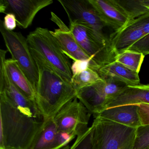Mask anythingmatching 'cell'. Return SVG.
I'll return each mask as SVG.
<instances>
[{"instance_id": "30", "label": "cell", "mask_w": 149, "mask_h": 149, "mask_svg": "<svg viewBox=\"0 0 149 149\" xmlns=\"http://www.w3.org/2000/svg\"><path fill=\"white\" fill-rule=\"evenodd\" d=\"M76 136L73 134L59 131L58 142L60 148H63L68 145V144L75 138Z\"/></svg>"}, {"instance_id": "19", "label": "cell", "mask_w": 149, "mask_h": 149, "mask_svg": "<svg viewBox=\"0 0 149 149\" xmlns=\"http://www.w3.org/2000/svg\"><path fill=\"white\" fill-rule=\"evenodd\" d=\"M5 65L9 78L15 86L29 99L36 102L35 91L17 62L12 59H6Z\"/></svg>"}, {"instance_id": "13", "label": "cell", "mask_w": 149, "mask_h": 149, "mask_svg": "<svg viewBox=\"0 0 149 149\" xmlns=\"http://www.w3.org/2000/svg\"><path fill=\"white\" fill-rule=\"evenodd\" d=\"M102 19L118 32L123 29L131 20L115 0H89Z\"/></svg>"}, {"instance_id": "8", "label": "cell", "mask_w": 149, "mask_h": 149, "mask_svg": "<svg viewBox=\"0 0 149 149\" xmlns=\"http://www.w3.org/2000/svg\"><path fill=\"white\" fill-rule=\"evenodd\" d=\"M69 28L83 50L100 68L116 61L117 56L114 49L93 30L75 23H70Z\"/></svg>"}, {"instance_id": "5", "label": "cell", "mask_w": 149, "mask_h": 149, "mask_svg": "<svg viewBox=\"0 0 149 149\" xmlns=\"http://www.w3.org/2000/svg\"><path fill=\"white\" fill-rule=\"evenodd\" d=\"M92 125L96 149H133L136 128L99 116Z\"/></svg>"}, {"instance_id": "1", "label": "cell", "mask_w": 149, "mask_h": 149, "mask_svg": "<svg viewBox=\"0 0 149 149\" xmlns=\"http://www.w3.org/2000/svg\"><path fill=\"white\" fill-rule=\"evenodd\" d=\"M30 49L39 72L36 102L42 120H48L76 97V90L36 51Z\"/></svg>"}, {"instance_id": "7", "label": "cell", "mask_w": 149, "mask_h": 149, "mask_svg": "<svg viewBox=\"0 0 149 149\" xmlns=\"http://www.w3.org/2000/svg\"><path fill=\"white\" fill-rule=\"evenodd\" d=\"M0 31L8 51L12 55V59L17 62L36 91L39 80V72L27 38L21 33L6 29L1 20Z\"/></svg>"}, {"instance_id": "12", "label": "cell", "mask_w": 149, "mask_h": 149, "mask_svg": "<svg viewBox=\"0 0 149 149\" xmlns=\"http://www.w3.org/2000/svg\"><path fill=\"white\" fill-rule=\"evenodd\" d=\"M51 20L58 26L59 28L55 29L54 31H50V33L57 40L64 54L74 61L92 60L76 40L69 27H68L54 13L51 12Z\"/></svg>"}, {"instance_id": "9", "label": "cell", "mask_w": 149, "mask_h": 149, "mask_svg": "<svg viewBox=\"0 0 149 149\" xmlns=\"http://www.w3.org/2000/svg\"><path fill=\"white\" fill-rule=\"evenodd\" d=\"M91 113L77 97L66 104L53 118L59 131L78 136L86 132Z\"/></svg>"}, {"instance_id": "20", "label": "cell", "mask_w": 149, "mask_h": 149, "mask_svg": "<svg viewBox=\"0 0 149 149\" xmlns=\"http://www.w3.org/2000/svg\"><path fill=\"white\" fill-rule=\"evenodd\" d=\"M115 1L131 20L149 13V9L145 6L143 0H115Z\"/></svg>"}, {"instance_id": "23", "label": "cell", "mask_w": 149, "mask_h": 149, "mask_svg": "<svg viewBox=\"0 0 149 149\" xmlns=\"http://www.w3.org/2000/svg\"><path fill=\"white\" fill-rule=\"evenodd\" d=\"M70 149H96L94 139V127L92 125L82 135L78 136Z\"/></svg>"}, {"instance_id": "26", "label": "cell", "mask_w": 149, "mask_h": 149, "mask_svg": "<svg viewBox=\"0 0 149 149\" xmlns=\"http://www.w3.org/2000/svg\"><path fill=\"white\" fill-rule=\"evenodd\" d=\"M128 50L140 53L145 56L149 54V33L139 39Z\"/></svg>"}, {"instance_id": "32", "label": "cell", "mask_w": 149, "mask_h": 149, "mask_svg": "<svg viewBox=\"0 0 149 149\" xmlns=\"http://www.w3.org/2000/svg\"><path fill=\"white\" fill-rule=\"evenodd\" d=\"M70 146L68 145L63 148H61V149H70Z\"/></svg>"}, {"instance_id": "10", "label": "cell", "mask_w": 149, "mask_h": 149, "mask_svg": "<svg viewBox=\"0 0 149 149\" xmlns=\"http://www.w3.org/2000/svg\"><path fill=\"white\" fill-rule=\"evenodd\" d=\"M53 2V0H1L0 13L14 15L18 26L26 29L32 25L39 12Z\"/></svg>"}, {"instance_id": "11", "label": "cell", "mask_w": 149, "mask_h": 149, "mask_svg": "<svg viewBox=\"0 0 149 149\" xmlns=\"http://www.w3.org/2000/svg\"><path fill=\"white\" fill-rule=\"evenodd\" d=\"M7 53L6 50L0 49V92H5L22 113L30 117L40 119L42 116L36 103L24 95L9 78L5 65Z\"/></svg>"}, {"instance_id": "6", "label": "cell", "mask_w": 149, "mask_h": 149, "mask_svg": "<svg viewBox=\"0 0 149 149\" xmlns=\"http://www.w3.org/2000/svg\"><path fill=\"white\" fill-rule=\"evenodd\" d=\"M128 86L111 79H102L76 90V97L91 114L95 116L106 109L109 103Z\"/></svg>"}, {"instance_id": "22", "label": "cell", "mask_w": 149, "mask_h": 149, "mask_svg": "<svg viewBox=\"0 0 149 149\" xmlns=\"http://www.w3.org/2000/svg\"><path fill=\"white\" fill-rule=\"evenodd\" d=\"M102 80L97 71L89 68L76 75L73 76L71 83L76 90H77Z\"/></svg>"}, {"instance_id": "18", "label": "cell", "mask_w": 149, "mask_h": 149, "mask_svg": "<svg viewBox=\"0 0 149 149\" xmlns=\"http://www.w3.org/2000/svg\"><path fill=\"white\" fill-rule=\"evenodd\" d=\"M43 121V125L30 149H61L58 142L59 131L54 119Z\"/></svg>"}, {"instance_id": "21", "label": "cell", "mask_w": 149, "mask_h": 149, "mask_svg": "<svg viewBox=\"0 0 149 149\" xmlns=\"http://www.w3.org/2000/svg\"><path fill=\"white\" fill-rule=\"evenodd\" d=\"M144 57L143 54L127 50L117 55L116 61L139 73Z\"/></svg>"}, {"instance_id": "2", "label": "cell", "mask_w": 149, "mask_h": 149, "mask_svg": "<svg viewBox=\"0 0 149 149\" xmlns=\"http://www.w3.org/2000/svg\"><path fill=\"white\" fill-rule=\"evenodd\" d=\"M0 149H30L43 121L22 113L0 92Z\"/></svg>"}, {"instance_id": "24", "label": "cell", "mask_w": 149, "mask_h": 149, "mask_svg": "<svg viewBox=\"0 0 149 149\" xmlns=\"http://www.w3.org/2000/svg\"><path fill=\"white\" fill-rule=\"evenodd\" d=\"M149 147V125L136 128L133 149H145Z\"/></svg>"}, {"instance_id": "15", "label": "cell", "mask_w": 149, "mask_h": 149, "mask_svg": "<svg viewBox=\"0 0 149 149\" xmlns=\"http://www.w3.org/2000/svg\"><path fill=\"white\" fill-rule=\"evenodd\" d=\"M97 72L103 80L111 79L123 83L128 86L140 84L139 73L116 61L101 67Z\"/></svg>"}, {"instance_id": "29", "label": "cell", "mask_w": 149, "mask_h": 149, "mask_svg": "<svg viewBox=\"0 0 149 149\" xmlns=\"http://www.w3.org/2000/svg\"><path fill=\"white\" fill-rule=\"evenodd\" d=\"M3 24L6 29L13 31L17 26V21L15 15L13 14L8 13L4 17Z\"/></svg>"}, {"instance_id": "28", "label": "cell", "mask_w": 149, "mask_h": 149, "mask_svg": "<svg viewBox=\"0 0 149 149\" xmlns=\"http://www.w3.org/2000/svg\"><path fill=\"white\" fill-rule=\"evenodd\" d=\"M134 20L140 27L145 35L149 33V13Z\"/></svg>"}, {"instance_id": "4", "label": "cell", "mask_w": 149, "mask_h": 149, "mask_svg": "<svg viewBox=\"0 0 149 149\" xmlns=\"http://www.w3.org/2000/svg\"><path fill=\"white\" fill-rule=\"evenodd\" d=\"M26 38L30 48L36 51L62 77L71 82L73 74L68 57L50 31L38 27Z\"/></svg>"}, {"instance_id": "33", "label": "cell", "mask_w": 149, "mask_h": 149, "mask_svg": "<svg viewBox=\"0 0 149 149\" xmlns=\"http://www.w3.org/2000/svg\"><path fill=\"white\" fill-rule=\"evenodd\" d=\"M145 149H149V147H147V148H146Z\"/></svg>"}, {"instance_id": "3", "label": "cell", "mask_w": 149, "mask_h": 149, "mask_svg": "<svg viewBox=\"0 0 149 149\" xmlns=\"http://www.w3.org/2000/svg\"><path fill=\"white\" fill-rule=\"evenodd\" d=\"M58 1L67 13L70 23L89 28L107 46L113 49V40L118 32L102 19L89 0H58Z\"/></svg>"}, {"instance_id": "17", "label": "cell", "mask_w": 149, "mask_h": 149, "mask_svg": "<svg viewBox=\"0 0 149 149\" xmlns=\"http://www.w3.org/2000/svg\"><path fill=\"white\" fill-rule=\"evenodd\" d=\"M145 35L135 20H132L117 34L113 41V48L117 56L129 49Z\"/></svg>"}, {"instance_id": "16", "label": "cell", "mask_w": 149, "mask_h": 149, "mask_svg": "<svg viewBox=\"0 0 149 149\" xmlns=\"http://www.w3.org/2000/svg\"><path fill=\"white\" fill-rule=\"evenodd\" d=\"M143 103L149 104V84L128 86L109 103L106 109L116 106Z\"/></svg>"}, {"instance_id": "25", "label": "cell", "mask_w": 149, "mask_h": 149, "mask_svg": "<svg viewBox=\"0 0 149 149\" xmlns=\"http://www.w3.org/2000/svg\"><path fill=\"white\" fill-rule=\"evenodd\" d=\"M89 68L97 71L100 67L95 63L91 59L74 61L71 67L72 74L73 76L76 75Z\"/></svg>"}, {"instance_id": "14", "label": "cell", "mask_w": 149, "mask_h": 149, "mask_svg": "<svg viewBox=\"0 0 149 149\" xmlns=\"http://www.w3.org/2000/svg\"><path fill=\"white\" fill-rule=\"evenodd\" d=\"M94 116L100 117L132 128H137L141 125L136 104H129L109 108Z\"/></svg>"}, {"instance_id": "27", "label": "cell", "mask_w": 149, "mask_h": 149, "mask_svg": "<svg viewBox=\"0 0 149 149\" xmlns=\"http://www.w3.org/2000/svg\"><path fill=\"white\" fill-rule=\"evenodd\" d=\"M141 125H149V104H136Z\"/></svg>"}, {"instance_id": "31", "label": "cell", "mask_w": 149, "mask_h": 149, "mask_svg": "<svg viewBox=\"0 0 149 149\" xmlns=\"http://www.w3.org/2000/svg\"><path fill=\"white\" fill-rule=\"evenodd\" d=\"M143 3L145 6L149 9V0H143Z\"/></svg>"}]
</instances>
